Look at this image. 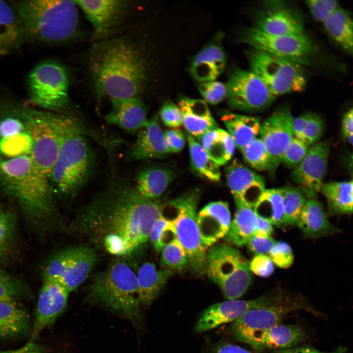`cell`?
Masks as SVG:
<instances>
[{
    "instance_id": "1",
    "label": "cell",
    "mask_w": 353,
    "mask_h": 353,
    "mask_svg": "<svg viewBox=\"0 0 353 353\" xmlns=\"http://www.w3.org/2000/svg\"><path fill=\"white\" fill-rule=\"evenodd\" d=\"M162 203L140 196L125 180H112L76 216L72 227L87 245L138 266Z\"/></svg>"
},
{
    "instance_id": "2",
    "label": "cell",
    "mask_w": 353,
    "mask_h": 353,
    "mask_svg": "<svg viewBox=\"0 0 353 353\" xmlns=\"http://www.w3.org/2000/svg\"><path fill=\"white\" fill-rule=\"evenodd\" d=\"M88 63L98 96L110 100L139 98L146 71L135 44L123 39L98 43L92 48Z\"/></svg>"
},
{
    "instance_id": "3",
    "label": "cell",
    "mask_w": 353,
    "mask_h": 353,
    "mask_svg": "<svg viewBox=\"0 0 353 353\" xmlns=\"http://www.w3.org/2000/svg\"><path fill=\"white\" fill-rule=\"evenodd\" d=\"M27 37L41 43H62L73 38L78 24L74 0H30L11 1Z\"/></svg>"
},
{
    "instance_id": "4",
    "label": "cell",
    "mask_w": 353,
    "mask_h": 353,
    "mask_svg": "<svg viewBox=\"0 0 353 353\" xmlns=\"http://www.w3.org/2000/svg\"><path fill=\"white\" fill-rule=\"evenodd\" d=\"M87 299L105 306L135 324L142 319L136 273L125 259L116 257L92 278Z\"/></svg>"
},
{
    "instance_id": "5",
    "label": "cell",
    "mask_w": 353,
    "mask_h": 353,
    "mask_svg": "<svg viewBox=\"0 0 353 353\" xmlns=\"http://www.w3.org/2000/svg\"><path fill=\"white\" fill-rule=\"evenodd\" d=\"M77 119L66 130L59 155L49 176L54 193L75 196L86 184L95 167L93 149Z\"/></svg>"
},
{
    "instance_id": "6",
    "label": "cell",
    "mask_w": 353,
    "mask_h": 353,
    "mask_svg": "<svg viewBox=\"0 0 353 353\" xmlns=\"http://www.w3.org/2000/svg\"><path fill=\"white\" fill-rule=\"evenodd\" d=\"M200 191L193 189L162 203L161 215L171 222L176 238L185 250L192 273L198 276L206 273L208 248L203 243L197 223V206Z\"/></svg>"
},
{
    "instance_id": "7",
    "label": "cell",
    "mask_w": 353,
    "mask_h": 353,
    "mask_svg": "<svg viewBox=\"0 0 353 353\" xmlns=\"http://www.w3.org/2000/svg\"><path fill=\"white\" fill-rule=\"evenodd\" d=\"M206 274L227 300L241 297L252 280L248 260L238 250L224 243L208 249Z\"/></svg>"
},
{
    "instance_id": "8",
    "label": "cell",
    "mask_w": 353,
    "mask_h": 353,
    "mask_svg": "<svg viewBox=\"0 0 353 353\" xmlns=\"http://www.w3.org/2000/svg\"><path fill=\"white\" fill-rule=\"evenodd\" d=\"M69 82L68 72L62 64L50 59L42 61L27 77L29 100L42 110L66 114L70 103Z\"/></svg>"
},
{
    "instance_id": "9",
    "label": "cell",
    "mask_w": 353,
    "mask_h": 353,
    "mask_svg": "<svg viewBox=\"0 0 353 353\" xmlns=\"http://www.w3.org/2000/svg\"><path fill=\"white\" fill-rule=\"evenodd\" d=\"M76 120L69 114L32 108V157L38 169L49 179L58 158L65 133Z\"/></svg>"
},
{
    "instance_id": "10",
    "label": "cell",
    "mask_w": 353,
    "mask_h": 353,
    "mask_svg": "<svg viewBox=\"0 0 353 353\" xmlns=\"http://www.w3.org/2000/svg\"><path fill=\"white\" fill-rule=\"evenodd\" d=\"M251 71L275 97L301 92L306 86L302 65L263 50L252 48L248 53Z\"/></svg>"
},
{
    "instance_id": "11",
    "label": "cell",
    "mask_w": 353,
    "mask_h": 353,
    "mask_svg": "<svg viewBox=\"0 0 353 353\" xmlns=\"http://www.w3.org/2000/svg\"><path fill=\"white\" fill-rule=\"evenodd\" d=\"M97 251L87 244L71 246L51 255L45 264L43 279L56 281L70 293L88 278L98 261Z\"/></svg>"
},
{
    "instance_id": "12",
    "label": "cell",
    "mask_w": 353,
    "mask_h": 353,
    "mask_svg": "<svg viewBox=\"0 0 353 353\" xmlns=\"http://www.w3.org/2000/svg\"><path fill=\"white\" fill-rule=\"evenodd\" d=\"M242 39L252 48L263 50L301 65L309 64L316 49L305 34L275 35L263 32L254 26L245 29Z\"/></svg>"
},
{
    "instance_id": "13",
    "label": "cell",
    "mask_w": 353,
    "mask_h": 353,
    "mask_svg": "<svg viewBox=\"0 0 353 353\" xmlns=\"http://www.w3.org/2000/svg\"><path fill=\"white\" fill-rule=\"evenodd\" d=\"M226 85L228 103L234 109L249 112L263 110L276 98L260 78L251 70L235 69Z\"/></svg>"
},
{
    "instance_id": "14",
    "label": "cell",
    "mask_w": 353,
    "mask_h": 353,
    "mask_svg": "<svg viewBox=\"0 0 353 353\" xmlns=\"http://www.w3.org/2000/svg\"><path fill=\"white\" fill-rule=\"evenodd\" d=\"M296 305L279 303L252 309L232 323L231 331L238 341L250 345L265 331L279 324Z\"/></svg>"
},
{
    "instance_id": "15",
    "label": "cell",
    "mask_w": 353,
    "mask_h": 353,
    "mask_svg": "<svg viewBox=\"0 0 353 353\" xmlns=\"http://www.w3.org/2000/svg\"><path fill=\"white\" fill-rule=\"evenodd\" d=\"M278 295L264 296L249 300H227L207 307L201 315L195 327L197 333H202L219 326L234 322L249 310L279 303Z\"/></svg>"
},
{
    "instance_id": "16",
    "label": "cell",
    "mask_w": 353,
    "mask_h": 353,
    "mask_svg": "<svg viewBox=\"0 0 353 353\" xmlns=\"http://www.w3.org/2000/svg\"><path fill=\"white\" fill-rule=\"evenodd\" d=\"M293 119L289 108L282 106L261 124L260 138L270 155L272 171L281 163L283 153L294 137Z\"/></svg>"
},
{
    "instance_id": "17",
    "label": "cell",
    "mask_w": 353,
    "mask_h": 353,
    "mask_svg": "<svg viewBox=\"0 0 353 353\" xmlns=\"http://www.w3.org/2000/svg\"><path fill=\"white\" fill-rule=\"evenodd\" d=\"M330 141L325 140L313 146L291 175L308 198L317 197L324 184L328 165Z\"/></svg>"
},
{
    "instance_id": "18",
    "label": "cell",
    "mask_w": 353,
    "mask_h": 353,
    "mask_svg": "<svg viewBox=\"0 0 353 353\" xmlns=\"http://www.w3.org/2000/svg\"><path fill=\"white\" fill-rule=\"evenodd\" d=\"M69 293L59 282L43 279L38 295L29 342H34L43 330L52 325L64 311Z\"/></svg>"
},
{
    "instance_id": "19",
    "label": "cell",
    "mask_w": 353,
    "mask_h": 353,
    "mask_svg": "<svg viewBox=\"0 0 353 353\" xmlns=\"http://www.w3.org/2000/svg\"><path fill=\"white\" fill-rule=\"evenodd\" d=\"M226 177L234 201L253 208L266 189L263 177L236 159L226 167Z\"/></svg>"
},
{
    "instance_id": "20",
    "label": "cell",
    "mask_w": 353,
    "mask_h": 353,
    "mask_svg": "<svg viewBox=\"0 0 353 353\" xmlns=\"http://www.w3.org/2000/svg\"><path fill=\"white\" fill-rule=\"evenodd\" d=\"M254 27L271 35H293L305 33L301 16L279 1L267 3L265 9L258 16Z\"/></svg>"
},
{
    "instance_id": "21",
    "label": "cell",
    "mask_w": 353,
    "mask_h": 353,
    "mask_svg": "<svg viewBox=\"0 0 353 353\" xmlns=\"http://www.w3.org/2000/svg\"><path fill=\"white\" fill-rule=\"evenodd\" d=\"M227 202L216 201L208 203L197 213V223L201 238L208 248L227 235L231 224Z\"/></svg>"
},
{
    "instance_id": "22",
    "label": "cell",
    "mask_w": 353,
    "mask_h": 353,
    "mask_svg": "<svg viewBox=\"0 0 353 353\" xmlns=\"http://www.w3.org/2000/svg\"><path fill=\"white\" fill-rule=\"evenodd\" d=\"M111 108L106 122L127 133H137L148 123V108L140 98L111 99Z\"/></svg>"
},
{
    "instance_id": "23",
    "label": "cell",
    "mask_w": 353,
    "mask_h": 353,
    "mask_svg": "<svg viewBox=\"0 0 353 353\" xmlns=\"http://www.w3.org/2000/svg\"><path fill=\"white\" fill-rule=\"evenodd\" d=\"M91 24L95 35L103 37L117 24L126 6L117 0H74Z\"/></svg>"
},
{
    "instance_id": "24",
    "label": "cell",
    "mask_w": 353,
    "mask_h": 353,
    "mask_svg": "<svg viewBox=\"0 0 353 353\" xmlns=\"http://www.w3.org/2000/svg\"><path fill=\"white\" fill-rule=\"evenodd\" d=\"M168 153L159 116L156 115L137 132L136 139L127 152V158L130 161L160 158Z\"/></svg>"
},
{
    "instance_id": "25",
    "label": "cell",
    "mask_w": 353,
    "mask_h": 353,
    "mask_svg": "<svg viewBox=\"0 0 353 353\" xmlns=\"http://www.w3.org/2000/svg\"><path fill=\"white\" fill-rule=\"evenodd\" d=\"M26 38L24 25L12 3L0 0V57L18 51Z\"/></svg>"
},
{
    "instance_id": "26",
    "label": "cell",
    "mask_w": 353,
    "mask_h": 353,
    "mask_svg": "<svg viewBox=\"0 0 353 353\" xmlns=\"http://www.w3.org/2000/svg\"><path fill=\"white\" fill-rule=\"evenodd\" d=\"M31 329L29 315L19 300H0V340L23 337Z\"/></svg>"
},
{
    "instance_id": "27",
    "label": "cell",
    "mask_w": 353,
    "mask_h": 353,
    "mask_svg": "<svg viewBox=\"0 0 353 353\" xmlns=\"http://www.w3.org/2000/svg\"><path fill=\"white\" fill-rule=\"evenodd\" d=\"M183 124L187 133L197 139L218 127L209 107L203 100L187 97L178 101Z\"/></svg>"
},
{
    "instance_id": "28",
    "label": "cell",
    "mask_w": 353,
    "mask_h": 353,
    "mask_svg": "<svg viewBox=\"0 0 353 353\" xmlns=\"http://www.w3.org/2000/svg\"><path fill=\"white\" fill-rule=\"evenodd\" d=\"M296 225L306 238L323 237L338 232L317 197L308 198Z\"/></svg>"
},
{
    "instance_id": "29",
    "label": "cell",
    "mask_w": 353,
    "mask_h": 353,
    "mask_svg": "<svg viewBox=\"0 0 353 353\" xmlns=\"http://www.w3.org/2000/svg\"><path fill=\"white\" fill-rule=\"evenodd\" d=\"M173 273L169 269L158 270L151 262H146L138 268V295L142 307H149L152 303Z\"/></svg>"
},
{
    "instance_id": "30",
    "label": "cell",
    "mask_w": 353,
    "mask_h": 353,
    "mask_svg": "<svg viewBox=\"0 0 353 353\" xmlns=\"http://www.w3.org/2000/svg\"><path fill=\"white\" fill-rule=\"evenodd\" d=\"M226 59L219 46L211 44L202 50L194 58L191 72L200 82L215 80L224 71Z\"/></svg>"
},
{
    "instance_id": "31",
    "label": "cell",
    "mask_w": 353,
    "mask_h": 353,
    "mask_svg": "<svg viewBox=\"0 0 353 353\" xmlns=\"http://www.w3.org/2000/svg\"><path fill=\"white\" fill-rule=\"evenodd\" d=\"M305 337L304 331L299 327L279 324L262 333L249 346L258 351L266 349H288Z\"/></svg>"
},
{
    "instance_id": "32",
    "label": "cell",
    "mask_w": 353,
    "mask_h": 353,
    "mask_svg": "<svg viewBox=\"0 0 353 353\" xmlns=\"http://www.w3.org/2000/svg\"><path fill=\"white\" fill-rule=\"evenodd\" d=\"M175 176V173L168 168L159 166L146 168L138 173L134 187L141 197L157 200Z\"/></svg>"
},
{
    "instance_id": "33",
    "label": "cell",
    "mask_w": 353,
    "mask_h": 353,
    "mask_svg": "<svg viewBox=\"0 0 353 353\" xmlns=\"http://www.w3.org/2000/svg\"><path fill=\"white\" fill-rule=\"evenodd\" d=\"M221 119L241 151L259 135L261 124L257 117L227 112Z\"/></svg>"
},
{
    "instance_id": "34",
    "label": "cell",
    "mask_w": 353,
    "mask_h": 353,
    "mask_svg": "<svg viewBox=\"0 0 353 353\" xmlns=\"http://www.w3.org/2000/svg\"><path fill=\"white\" fill-rule=\"evenodd\" d=\"M236 210L228 231L225 237L228 242L241 247L254 234L257 216L253 208L235 201Z\"/></svg>"
},
{
    "instance_id": "35",
    "label": "cell",
    "mask_w": 353,
    "mask_h": 353,
    "mask_svg": "<svg viewBox=\"0 0 353 353\" xmlns=\"http://www.w3.org/2000/svg\"><path fill=\"white\" fill-rule=\"evenodd\" d=\"M199 142L219 165L226 164L232 157L235 145L227 131L222 128L213 129L198 139Z\"/></svg>"
},
{
    "instance_id": "36",
    "label": "cell",
    "mask_w": 353,
    "mask_h": 353,
    "mask_svg": "<svg viewBox=\"0 0 353 353\" xmlns=\"http://www.w3.org/2000/svg\"><path fill=\"white\" fill-rule=\"evenodd\" d=\"M320 192L327 200L329 213L350 214L353 212V181H332L323 184Z\"/></svg>"
},
{
    "instance_id": "37",
    "label": "cell",
    "mask_w": 353,
    "mask_h": 353,
    "mask_svg": "<svg viewBox=\"0 0 353 353\" xmlns=\"http://www.w3.org/2000/svg\"><path fill=\"white\" fill-rule=\"evenodd\" d=\"M256 216L278 227L286 226L281 188L265 189L253 207Z\"/></svg>"
},
{
    "instance_id": "38",
    "label": "cell",
    "mask_w": 353,
    "mask_h": 353,
    "mask_svg": "<svg viewBox=\"0 0 353 353\" xmlns=\"http://www.w3.org/2000/svg\"><path fill=\"white\" fill-rule=\"evenodd\" d=\"M323 23L332 39L345 51L352 54L353 26L349 13L339 7Z\"/></svg>"
},
{
    "instance_id": "39",
    "label": "cell",
    "mask_w": 353,
    "mask_h": 353,
    "mask_svg": "<svg viewBox=\"0 0 353 353\" xmlns=\"http://www.w3.org/2000/svg\"><path fill=\"white\" fill-rule=\"evenodd\" d=\"M19 239L17 216L12 211L0 214V265L12 260L18 249Z\"/></svg>"
},
{
    "instance_id": "40",
    "label": "cell",
    "mask_w": 353,
    "mask_h": 353,
    "mask_svg": "<svg viewBox=\"0 0 353 353\" xmlns=\"http://www.w3.org/2000/svg\"><path fill=\"white\" fill-rule=\"evenodd\" d=\"M189 153L192 165L201 176L214 181L221 177L219 166L210 157L196 138L187 133Z\"/></svg>"
},
{
    "instance_id": "41",
    "label": "cell",
    "mask_w": 353,
    "mask_h": 353,
    "mask_svg": "<svg viewBox=\"0 0 353 353\" xmlns=\"http://www.w3.org/2000/svg\"><path fill=\"white\" fill-rule=\"evenodd\" d=\"M282 188L285 225H296L306 202V196L301 189L298 188L286 186Z\"/></svg>"
},
{
    "instance_id": "42",
    "label": "cell",
    "mask_w": 353,
    "mask_h": 353,
    "mask_svg": "<svg viewBox=\"0 0 353 353\" xmlns=\"http://www.w3.org/2000/svg\"><path fill=\"white\" fill-rule=\"evenodd\" d=\"M160 252L162 269L181 272L189 266L187 253L176 238L166 245Z\"/></svg>"
},
{
    "instance_id": "43",
    "label": "cell",
    "mask_w": 353,
    "mask_h": 353,
    "mask_svg": "<svg viewBox=\"0 0 353 353\" xmlns=\"http://www.w3.org/2000/svg\"><path fill=\"white\" fill-rule=\"evenodd\" d=\"M245 163L252 168L272 171L270 155L260 138H257L241 151Z\"/></svg>"
},
{
    "instance_id": "44",
    "label": "cell",
    "mask_w": 353,
    "mask_h": 353,
    "mask_svg": "<svg viewBox=\"0 0 353 353\" xmlns=\"http://www.w3.org/2000/svg\"><path fill=\"white\" fill-rule=\"evenodd\" d=\"M30 291L25 282L0 268V300H16L27 297Z\"/></svg>"
},
{
    "instance_id": "45",
    "label": "cell",
    "mask_w": 353,
    "mask_h": 353,
    "mask_svg": "<svg viewBox=\"0 0 353 353\" xmlns=\"http://www.w3.org/2000/svg\"><path fill=\"white\" fill-rule=\"evenodd\" d=\"M175 238L176 233L173 224L161 215L156 219L151 228L149 242L158 253L166 245Z\"/></svg>"
},
{
    "instance_id": "46",
    "label": "cell",
    "mask_w": 353,
    "mask_h": 353,
    "mask_svg": "<svg viewBox=\"0 0 353 353\" xmlns=\"http://www.w3.org/2000/svg\"><path fill=\"white\" fill-rule=\"evenodd\" d=\"M308 145L294 137L285 149L281 160L289 167H296L303 161L308 151Z\"/></svg>"
},
{
    "instance_id": "47",
    "label": "cell",
    "mask_w": 353,
    "mask_h": 353,
    "mask_svg": "<svg viewBox=\"0 0 353 353\" xmlns=\"http://www.w3.org/2000/svg\"><path fill=\"white\" fill-rule=\"evenodd\" d=\"M199 92L204 101L211 104H217L227 96V85L216 80L201 82Z\"/></svg>"
},
{
    "instance_id": "48",
    "label": "cell",
    "mask_w": 353,
    "mask_h": 353,
    "mask_svg": "<svg viewBox=\"0 0 353 353\" xmlns=\"http://www.w3.org/2000/svg\"><path fill=\"white\" fill-rule=\"evenodd\" d=\"M324 129V125L322 119L315 114L309 113L300 140L308 146L313 145L321 138Z\"/></svg>"
},
{
    "instance_id": "49",
    "label": "cell",
    "mask_w": 353,
    "mask_h": 353,
    "mask_svg": "<svg viewBox=\"0 0 353 353\" xmlns=\"http://www.w3.org/2000/svg\"><path fill=\"white\" fill-rule=\"evenodd\" d=\"M305 3L314 18L322 23L340 7L335 0H308Z\"/></svg>"
},
{
    "instance_id": "50",
    "label": "cell",
    "mask_w": 353,
    "mask_h": 353,
    "mask_svg": "<svg viewBox=\"0 0 353 353\" xmlns=\"http://www.w3.org/2000/svg\"><path fill=\"white\" fill-rule=\"evenodd\" d=\"M269 257L278 267L287 268L293 263L294 255L290 246L283 241L276 242L269 253Z\"/></svg>"
},
{
    "instance_id": "51",
    "label": "cell",
    "mask_w": 353,
    "mask_h": 353,
    "mask_svg": "<svg viewBox=\"0 0 353 353\" xmlns=\"http://www.w3.org/2000/svg\"><path fill=\"white\" fill-rule=\"evenodd\" d=\"M159 116L167 126L176 128L182 125V112L178 106L172 102L167 101L164 103L160 109Z\"/></svg>"
},
{
    "instance_id": "52",
    "label": "cell",
    "mask_w": 353,
    "mask_h": 353,
    "mask_svg": "<svg viewBox=\"0 0 353 353\" xmlns=\"http://www.w3.org/2000/svg\"><path fill=\"white\" fill-rule=\"evenodd\" d=\"M276 242L271 236L254 234L246 245L255 255H267L269 254Z\"/></svg>"
},
{
    "instance_id": "53",
    "label": "cell",
    "mask_w": 353,
    "mask_h": 353,
    "mask_svg": "<svg viewBox=\"0 0 353 353\" xmlns=\"http://www.w3.org/2000/svg\"><path fill=\"white\" fill-rule=\"evenodd\" d=\"M249 266L252 273L261 277H268L274 271V264L267 255H255L249 262Z\"/></svg>"
},
{
    "instance_id": "54",
    "label": "cell",
    "mask_w": 353,
    "mask_h": 353,
    "mask_svg": "<svg viewBox=\"0 0 353 353\" xmlns=\"http://www.w3.org/2000/svg\"><path fill=\"white\" fill-rule=\"evenodd\" d=\"M164 138L169 153L180 151L185 144V137L179 129L172 128L164 132Z\"/></svg>"
},
{
    "instance_id": "55",
    "label": "cell",
    "mask_w": 353,
    "mask_h": 353,
    "mask_svg": "<svg viewBox=\"0 0 353 353\" xmlns=\"http://www.w3.org/2000/svg\"><path fill=\"white\" fill-rule=\"evenodd\" d=\"M342 131L344 137L352 145L353 134V109H349L344 115L342 122Z\"/></svg>"
},
{
    "instance_id": "56",
    "label": "cell",
    "mask_w": 353,
    "mask_h": 353,
    "mask_svg": "<svg viewBox=\"0 0 353 353\" xmlns=\"http://www.w3.org/2000/svg\"><path fill=\"white\" fill-rule=\"evenodd\" d=\"M0 353H48L39 345L34 342H28L24 346L16 350H0Z\"/></svg>"
},
{
    "instance_id": "57",
    "label": "cell",
    "mask_w": 353,
    "mask_h": 353,
    "mask_svg": "<svg viewBox=\"0 0 353 353\" xmlns=\"http://www.w3.org/2000/svg\"><path fill=\"white\" fill-rule=\"evenodd\" d=\"M309 113L303 114L294 118L293 122V130L294 137L300 139L302 132L307 122Z\"/></svg>"
},
{
    "instance_id": "58",
    "label": "cell",
    "mask_w": 353,
    "mask_h": 353,
    "mask_svg": "<svg viewBox=\"0 0 353 353\" xmlns=\"http://www.w3.org/2000/svg\"><path fill=\"white\" fill-rule=\"evenodd\" d=\"M273 231V225L270 222L257 216L254 234L271 236Z\"/></svg>"
},
{
    "instance_id": "59",
    "label": "cell",
    "mask_w": 353,
    "mask_h": 353,
    "mask_svg": "<svg viewBox=\"0 0 353 353\" xmlns=\"http://www.w3.org/2000/svg\"><path fill=\"white\" fill-rule=\"evenodd\" d=\"M213 353H252L249 351L235 344L224 343L219 345Z\"/></svg>"
},
{
    "instance_id": "60",
    "label": "cell",
    "mask_w": 353,
    "mask_h": 353,
    "mask_svg": "<svg viewBox=\"0 0 353 353\" xmlns=\"http://www.w3.org/2000/svg\"><path fill=\"white\" fill-rule=\"evenodd\" d=\"M278 353H327L321 352L311 346H305L295 349H286Z\"/></svg>"
},
{
    "instance_id": "61",
    "label": "cell",
    "mask_w": 353,
    "mask_h": 353,
    "mask_svg": "<svg viewBox=\"0 0 353 353\" xmlns=\"http://www.w3.org/2000/svg\"><path fill=\"white\" fill-rule=\"evenodd\" d=\"M346 350L345 348L341 347L336 349L335 351H333V352L330 353H346Z\"/></svg>"
},
{
    "instance_id": "62",
    "label": "cell",
    "mask_w": 353,
    "mask_h": 353,
    "mask_svg": "<svg viewBox=\"0 0 353 353\" xmlns=\"http://www.w3.org/2000/svg\"><path fill=\"white\" fill-rule=\"evenodd\" d=\"M3 210L0 206V214L2 212Z\"/></svg>"
}]
</instances>
